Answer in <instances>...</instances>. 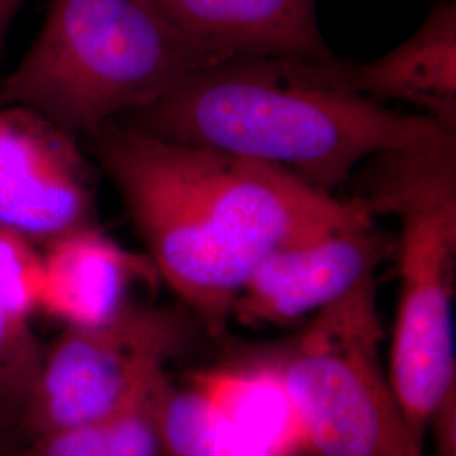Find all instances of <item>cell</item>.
<instances>
[{"label":"cell","mask_w":456,"mask_h":456,"mask_svg":"<svg viewBox=\"0 0 456 456\" xmlns=\"http://www.w3.org/2000/svg\"><path fill=\"white\" fill-rule=\"evenodd\" d=\"M158 276L205 331H227L245 281L279 250L375 222L359 196L338 200L291 173L112 120L88 137Z\"/></svg>","instance_id":"cell-1"},{"label":"cell","mask_w":456,"mask_h":456,"mask_svg":"<svg viewBox=\"0 0 456 456\" xmlns=\"http://www.w3.org/2000/svg\"><path fill=\"white\" fill-rule=\"evenodd\" d=\"M335 60L233 56L117 122L277 166L328 195L375 154L456 139V131L429 117L360 95L335 75Z\"/></svg>","instance_id":"cell-2"},{"label":"cell","mask_w":456,"mask_h":456,"mask_svg":"<svg viewBox=\"0 0 456 456\" xmlns=\"http://www.w3.org/2000/svg\"><path fill=\"white\" fill-rule=\"evenodd\" d=\"M222 60L149 0H48L31 48L0 82V105L29 109L90 137Z\"/></svg>","instance_id":"cell-3"},{"label":"cell","mask_w":456,"mask_h":456,"mask_svg":"<svg viewBox=\"0 0 456 456\" xmlns=\"http://www.w3.org/2000/svg\"><path fill=\"white\" fill-rule=\"evenodd\" d=\"M401 222V293L387 377L414 436L456 397V139L370 158L357 193Z\"/></svg>","instance_id":"cell-4"},{"label":"cell","mask_w":456,"mask_h":456,"mask_svg":"<svg viewBox=\"0 0 456 456\" xmlns=\"http://www.w3.org/2000/svg\"><path fill=\"white\" fill-rule=\"evenodd\" d=\"M375 276L313 314L274 362L310 456H424L380 362Z\"/></svg>","instance_id":"cell-5"},{"label":"cell","mask_w":456,"mask_h":456,"mask_svg":"<svg viewBox=\"0 0 456 456\" xmlns=\"http://www.w3.org/2000/svg\"><path fill=\"white\" fill-rule=\"evenodd\" d=\"M203 328L186 306L129 303L107 323L65 331L43 350L20 421L29 438L90 423L129 403Z\"/></svg>","instance_id":"cell-6"},{"label":"cell","mask_w":456,"mask_h":456,"mask_svg":"<svg viewBox=\"0 0 456 456\" xmlns=\"http://www.w3.org/2000/svg\"><path fill=\"white\" fill-rule=\"evenodd\" d=\"M95 183L78 137L29 109L0 105V227L48 244L94 225Z\"/></svg>","instance_id":"cell-7"},{"label":"cell","mask_w":456,"mask_h":456,"mask_svg":"<svg viewBox=\"0 0 456 456\" xmlns=\"http://www.w3.org/2000/svg\"><path fill=\"white\" fill-rule=\"evenodd\" d=\"M397 237L375 222L342 228L269 256L245 281L230 320L288 326L352 291L395 254Z\"/></svg>","instance_id":"cell-8"},{"label":"cell","mask_w":456,"mask_h":456,"mask_svg":"<svg viewBox=\"0 0 456 456\" xmlns=\"http://www.w3.org/2000/svg\"><path fill=\"white\" fill-rule=\"evenodd\" d=\"M45 247L39 311L66 328L110 322L132 303L135 284L159 277L147 256L117 244L97 224L66 232Z\"/></svg>","instance_id":"cell-9"},{"label":"cell","mask_w":456,"mask_h":456,"mask_svg":"<svg viewBox=\"0 0 456 456\" xmlns=\"http://www.w3.org/2000/svg\"><path fill=\"white\" fill-rule=\"evenodd\" d=\"M181 33L216 56L333 60L316 0H149Z\"/></svg>","instance_id":"cell-10"},{"label":"cell","mask_w":456,"mask_h":456,"mask_svg":"<svg viewBox=\"0 0 456 456\" xmlns=\"http://www.w3.org/2000/svg\"><path fill=\"white\" fill-rule=\"evenodd\" d=\"M346 86L379 103L397 100L456 131V4L438 0L421 28L369 63L333 61Z\"/></svg>","instance_id":"cell-11"},{"label":"cell","mask_w":456,"mask_h":456,"mask_svg":"<svg viewBox=\"0 0 456 456\" xmlns=\"http://www.w3.org/2000/svg\"><path fill=\"white\" fill-rule=\"evenodd\" d=\"M188 384L269 455L310 456L293 399L273 360L196 372Z\"/></svg>","instance_id":"cell-12"},{"label":"cell","mask_w":456,"mask_h":456,"mask_svg":"<svg viewBox=\"0 0 456 456\" xmlns=\"http://www.w3.org/2000/svg\"><path fill=\"white\" fill-rule=\"evenodd\" d=\"M166 372L112 414L29 438L22 456H161L158 406Z\"/></svg>","instance_id":"cell-13"},{"label":"cell","mask_w":456,"mask_h":456,"mask_svg":"<svg viewBox=\"0 0 456 456\" xmlns=\"http://www.w3.org/2000/svg\"><path fill=\"white\" fill-rule=\"evenodd\" d=\"M161 456H271L191 387L163 382L158 406Z\"/></svg>","instance_id":"cell-14"},{"label":"cell","mask_w":456,"mask_h":456,"mask_svg":"<svg viewBox=\"0 0 456 456\" xmlns=\"http://www.w3.org/2000/svg\"><path fill=\"white\" fill-rule=\"evenodd\" d=\"M43 291V252L36 242L11 228L0 227V305L29 322L39 311Z\"/></svg>","instance_id":"cell-15"},{"label":"cell","mask_w":456,"mask_h":456,"mask_svg":"<svg viewBox=\"0 0 456 456\" xmlns=\"http://www.w3.org/2000/svg\"><path fill=\"white\" fill-rule=\"evenodd\" d=\"M43 357L29 322L0 305V411L20 416Z\"/></svg>","instance_id":"cell-16"},{"label":"cell","mask_w":456,"mask_h":456,"mask_svg":"<svg viewBox=\"0 0 456 456\" xmlns=\"http://www.w3.org/2000/svg\"><path fill=\"white\" fill-rule=\"evenodd\" d=\"M20 0H0V43L2 37L5 36V31L9 28V22L16 12L17 5Z\"/></svg>","instance_id":"cell-17"}]
</instances>
